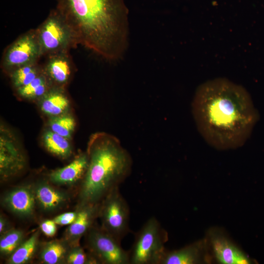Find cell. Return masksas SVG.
Wrapping results in <instances>:
<instances>
[{
    "label": "cell",
    "mask_w": 264,
    "mask_h": 264,
    "mask_svg": "<svg viewBox=\"0 0 264 264\" xmlns=\"http://www.w3.org/2000/svg\"><path fill=\"white\" fill-rule=\"evenodd\" d=\"M35 196L42 207L48 210L57 208L66 200L63 193L45 184L38 186Z\"/></svg>",
    "instance_id": "d6986e66"
},
{
    "label": "cell",
    "mask_w": 264,
    "mask_h": 264,
    "mask_svg": "<svg viewBox=\"0 0 264 264\" xmlns=\"http://www.w3.org/2000/svg\"><path fill=\"white\" fill-rule=\"evenodd\" d=\"M207 239L191 243L179 249L163 253L158 264H196L211 262Z\"/></svg>",
    "instance_id": "30bf717a"
},
{
    "label": "cell",
    "mask_w": 264,
    "mask_h": 264,
    "mask_svg": "<svg viewBox=\"0 0 264 264\" xmlns=\"http://www.w3.org/2000/svg\"><path fill=\"white\" fill-rule=\"evenodd\" d=\"M22 236V232L17 230L6 233L0 239V252L4 254L13 253L21 244Z\"/></svg>",
    "instance_id": "cb8c5ba5"
},
{
    "label": "cell",
    "mask_w": 264,
    "mask_h": 264,
    "mask_svg": "<svg viewBox=\"0 0 264 264\" xmlns=\"http://www.w3.org/2000/svg\"><path fill=\"white\" fill-rule=\"evenodd\" d=\"M23 159L19 148L11 137L0 135V170L2 176H7L21 170Z\"/></svg>",
    "instance_id": "7c38bea8"
},
{
    "label": "cell",
    "mask_w": 264,
    "mask_h": 264,
    "mask_svg": "<svg viewBox=\"0 0 264 264\" xmlns=\"http://www.w3.org/2000/svg\"><path fill=\"white\" fill-rule=\"evenodd\" d=\"M53 220H46L40 226L42 231L48 237L53 236L56 232V225Z\"/></svg>",
    "instance_id": "4316f807"
},
{
    "label": "cell",
    "mask_w": 264,
    "mask_h": 264,
    "mask_svg": "<svg viewBox=\"0 0 264 264\" xmlns=\"http://www.w3.org/2000/svg\"><path fill=\"white\" fill-rule=\"evenodd\" d=\"M88 152V165L80 195L83 204L97 203L130 175L132 161L120 140L106 133L93 135Z\"/></svg>",
    "instance_id": "3957f363"
},
{
    "label": "cell",
    "mask_w": 264,
    "mask_h": 264,
    "mask_svg": "<svg viewBox=\"0 0 264 264\" xmlns=\"http://www.w3.org/2000/svg\"><path fill=\"white\" fill-rule=\"evenodd\" d=\"M207 240L213 258L221 264H250L249 258L221 231L211 229L208 232Z\"/></svg>",
    "instance_id": "9c48e42d"
},
{
    "label": "cell",
    "mask_w": 264,
    "mask_h": 264,
    "mask_svg": "<svg viewBox=\"0 0 264 264\" xmlns=\"http://www.w3.org/2000/svg\"><path fill=\"white\" fill-rule=\"evenodd\" d=\"M91 251L99 260L108 264H129L130 252L122 248L120 242L109 233L92 230L88 237Z\"/></svg>",
    "instance_id": "ba28073f"
},
{
    "label": "cell",
    "mask_w": 264,
    "mask_h": 264,
    "mask_svg": "<svg viewBox=\"0 0 264 264\" xmlns=\"http://www.w3.org/2000/svg\"><path fill=\"white\" fill-rule=\"evenodd\" d=\"M74 118L69 114L52 117L48 125L50 130L63 137L69 139L75 128Z\"/></svg>",
    "instance_id": "7402d4cb"
},
{
    "label": "cell",
    "mask_w": 264,
    "mask_h": 264,
    "mask_svg": "<svg viewBox=\"0 0 264 264\" xmlns=\"http://www.w3.org/2000/svg\"><path fill=\"white\" fill-rule=\"evenodd\" d=\"M97 203L84 204L77 213L75 220L68 229V235L72 238H79L89 228L97 212Z\"/></svg>",
    "instance_id": "2e32d148"
},
{
    "label": "cell",
    "mask_w": 264,
    "mask_h": 264,
    "mask_svg": "<svg viewBox=\"0 0 264 264\" xmlns=\"http://www.w3.org/2000/svg\"><path fill=\"white\" fill-rule=\"evenodd\" d=\"M35 196L29 187L22 186L8 193L4 198V203L13 213L22 216H28L34 208Z\"/></svg>",
    "instance_id": "4fadbf2b"
},
{
    "label": "cell",
    "mask_w": 264,
    "mask_h": 264,
    "mask_svg": "<svg viewBox=\"0 0 264 264\" xmlns=\"http://www.w3.org/2000/svg\"><path fill=\"white\" fill-rule=\"evenodd\" d=\"M53 88L43 72L29 84L16 89L21 97L28 99H41Z\"/></svg>",
    "instance_id": "e0dca14e"
},
{
    "label": "cell",
    "mask_w": 264,
    "mask_h": 264,
    "mask_svg": "<svg viewBox=\"0 0 264 264\" xmlns=\"http://www.w3.org/2000/svg\"><path fill=\"white\" fill-rule=\"evenodd\" d=\"M56 9L78 44L108 60L123 56L128 45V9L124 0H56Z\"/></svg>",
    "instance_id": "7a4b0ae2"
},
{
    "label": "cell",
    "mask_w": 264,
    "mask_h": 264,
    "mask_svg": "<svg viewBox=\"0 0 264 264\" xmlns=\"http://www.w3.org/2000/svg\"><path fill=\"white\" fill-rule=\"evenodd\" d=\"M43 71L53 87L64 88L72 75L74 65L69 51L45 57Z\"/></svg>",
    "instance_id": "8fae6325"
},
{
    "label": "cell",
    "mask_w": 264,
    "mask_h": 264,
    "mask_svg": "<svg viewBox=\"0 0 264 264\" xmlns=\"http://www.w3.org/2000/svg\"><path fill=\"white\" fill-rule=\"evenodd\" d=\"M77 213L67 212L59 215L53 220L56 224L65 225L71 224L75 220Z\"/></svg>",
    "instance_id": "484cf974"
},
{
    "label": "cell",
    "mask_w": 264,
    "mask_h": 264,
    "mask_svg": "<svg viewBox=\"0 0 264 264\" xmlns=\"http://www.w3.org/2000/svg\"><path fill=\"white\" fill-rule=\"evenodd\" d=\"M42 58L35 29L21 34L4 49L0 66L9 74L22 66L39 62Z\"/></svg>",
    "instance_id": "8992f818"
},
{
    "label": "cell",
    "mask_w": 264,
    "mask_h": 264,
    "mask_svg": "<svg viewBox=\"0 0 264 264\" xmlns=\"http://www.w3.org/2000/svg\"><path fill=\"white\" fill-rule=\"evenodd\" d=\"M66 252V248L63 244L58 242H52L44 248L41 258L45 263L57 264L63 258Z\"/></svg>",
    "instance_id": "603a6c76"
},
{
    "label": "cell",
    "mask_w": 264,
    "mask_h": 264,
    "mask_svg": "<svg viewBox=\"0 0 264 264\" xmlns=\"http://www.w3.org/2000/svg\"><path fill=\"white\" fill-rule=\"evenodd\" d=\"M167 232L154 217L149 219L137 233L130 252V264H158L165 251Z\"/></svg>",
    "instance_id": "5b68a950"
},
{
    "label": "cell",
    "mask_w": 264,
    "mask_h": 264,
    "mask_svg": "<svg viewBox=\"0 0 264 264\" xmlns=\"http://www.w3.org/2000/svg\"><path fill=\"white\" fill-rule=\"evenodd\" d=\"M102 216L106 230L119 242L129 231L130 210L121 194L119 186L111 190L105 197Z\"/></svg>",
    "instance_id": "52a82bcc"
},
{
    "label": "cell",
    "mask_w": 264,
    "mask_h": 264,
    "mask_svg": "<svg viewBox=\"0 0 264 264\" xmlns=\"http://www.w3.org/2000/svg\"><path fill=\"white\" fill-rule=\"evenodd\" d=\"M35 29L42 57L69 51L78 45L71 27L56 8L50 11L45 20Z\"/></svg>",
    "instance_id": "277c9868"
},
{
    "label": "cell",
    "mask_w": 264,
    "mask_h": 264,
    "mask_svg": "<svg viewBox=\"0 0 264 264\" xmlns=\"http://www.w3.org/2000/svg\"><path fill=\"white\" fill-rule=\"evenodd\" d=\"M89 162L88 154L78 155L68 165L52 172L49 178L54 183L60 184H70L85 176Z\"/></svg>",
    "instance_id": "5bb4252c"
},
{
    "label": "cell",
    "mask_w": 264,
    "mask_h": 264,
    "mask_svg": "<svg viewBox=\"0 0 264 264\" xmlns=\"http://www.w3.org/2000/svg\"><path fill=\"white\" fill-rule=\"evenodd\" d=\"M5 221L4 219L0 217V232L1 233L4 230V228L5 227Z\"/></svg>",
    "instance_id": "83f0119b"
},
{
    "label": "cell",
    "mask_w": 264,
    "mask_h": 264,
    "mask_svg": "<svg viewBox=\"0 0 264 264\" xmlns=\"http://www.w3.org/2000/svg\"><path fill=\"white\" fill-rule=\"evenodd\" d=\"M64 92L63 88H52L40 99L41 110L51 117L64 114L69 106V101Z\"/></svg>",
    "instance_id": "9a60e30c"
},
{
    "label": "cell",
    "mask_w": 264,
    "mask_h": 264,
    "mask_svg": "<svg viewBox=\"0 0 264 264\" xmlns=\"http://www.w3.org/2000/svg\"><path fill=\"white\" fill-rule=\"evenodd\" d=\"M192 110L200 134L220 150L243 146L259 117L245 88L224 78L208 80L198 87Z\"/></svg>",
    "instance_id": "6da1fadb"
},
{
    "label": "cell",
    "mask_w": 264,
    "mask_h": 264,
    "mask_svg": "<svg viewBox=\"0 0 264 264\" xmlns=\"http://www.w3.org/2000/svg\"><path fill=\"white\" fill-rule=\"evenodd\" d=\"M67 262L71 264H83L87 261V258L81 248L72 250L67 257Z\"/></svg>",
    "instance_id": "d4e9b609"
},
{
    "label": "cell",
    "mask_w": 264,
    "mask_h": 264,
    "mask_svg": "<svg viewBox=\"0 0 264 264\" xmlns=\"http://www.w3.org/2000/svg\"><path fill=\"white\" fill-rule=\"evenodd\" d=\"M38 236V232H37L21 244L12 253L9 263L12 264H22L27 262L35 251Z\"/></svg>",
    "instance_id": "44dd1931"
},
{
    "label": "cell",
    "mask_w": 264,
    "mask_h": 264,
    "mask_svg": "<svg viewBox=\"0 0 264 264\" xmlns=\"http://www.w3.org/2000/svg\"><path fill=\"white\" fill-rule=\"evenodd\" d=\"M42 72V65L37 62L19 67L9 75L13 87L17 89L29 84Z\"/></svg>",
    "instance_id": "ffe728a7"
},
{
    "label": "cell",
    "mask_w": 264,
    "mask_h": 264,
    "mask_svg": "<svg viewBox=\"0 0 264 264\" xmlns=\"http://www.w3.org/2000/svg\"><path fill=\"white\" fill-rule=\"evenodd\" d=\"M68 139L52 131H46L43 135L45 148L51 153L62 158L68 157L72 150Z\"/></svg>",
    "instance_id": "ac0fdd59"
}]
</instances>
